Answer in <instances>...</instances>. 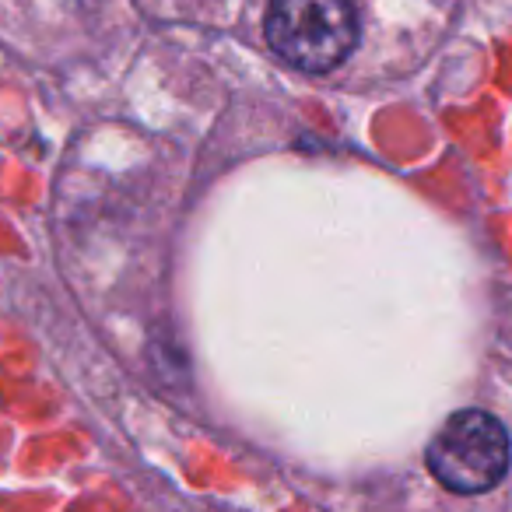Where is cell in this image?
<instances>
[{
	"label": "cell",
	"mask_w": 512,
	"mask_h": 512,
	"mask_svg": "<svg viewBox=\"0 0 512 512\" xmlns=\"http://www.w3.org/2000/svg\"><path fill=\"white\" fill-rule=\"evenodd\" d=\"M267 43L281 60L309 74H327L351 57L358 15L351 0H271Z\"/></svg>",
	"instance_id": "1"
},
{
	"label": "cell",
	"mask_w": 512,
	"mask_h": 512,
	"mask_svg": "<svg viewBox=\"0 0 512 512\" xmlns=\"http://www.w3.org/2000/svg\"><path fill=\"white\" fill-rule=\"evenodd\" d=\"M425 463L442 488L481 495L509 470V435L488 411H460L428 442Z\"/></svg>",
	"instance_id": "2"
}]
</instances>
